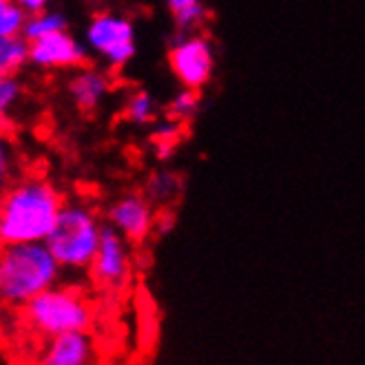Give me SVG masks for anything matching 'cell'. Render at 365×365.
<instances>
[{
	"label": "cell",
	"mask_w": 365,
	"mask_h": 365,
	"mask_svg": "<svg viewBox=\"0 0 365 365\" xmlns=\"http://www.w3.org/2000/svg\"><path fill=\"white\" fill-rule=\"evenodd\" d=\"M64 202L67 197L51 178L18 175L0 195V246L47 242Z\"/></svg>",
	"instance_id": "obj_1"
},
{
	"label": "cell",
	"mask_w": 365,
	"mask_h": 365,
	"mask_svg": "<svg viewBox=\"0 0 365 365\" xmlns=\"http://www.w3.org/2000/svg\"><path fill=\"white\" fill-rule=\"evenodd\" d=\"M62 268L45 242L0 246V306L23 310L62 282Z\"/></svg>",
	"instance_id": "obj_2"
},
{
	"label": "cell",
	"mask_w": 365,
	"mask_h": 365,
	"mask_svg": "<svg viewBox=\"0 0 365 365\" xmlns=\"http://www.w3.org/2000/svg\"><path fill=\"white\" fill-rule=\"evenodd\" d=\"M102 230L104 224L91 204L82 200H67L45 244L53 252L62 272L82 274L89 272L93 264Z\"/></svg>",
	"instance_id": "obj_3"
},
{
	"label": "cell",
	"mask_w": 365,
	"mask_h": 365,
	"mask_svg": "<svg viewBox=\"0 0 365 365\" xmlns=\"http://www.w3.org/2000/svg\"><path fill=\"white\" fill-rule=\"evenodd\" d=\"M25 328L40 341L67 334V332H89L96 319L93 304L80 288L69 284H58L20 310Z\"/></svg>",
	"instance_id": "obj_4"
},
{
	"label": "cell",
	"mask_w": 365,
	"mask_h": 365,
	"mask_svg": "<svg viewBox=\"0 0 365 365\" xmlns=\"http://www.w3.org/2000/svg\"><path fill=\"white\" fill-rule=\"evenodd\" d=\"M84 45L89 53L100 58L109 69H122L135 58L138 36L131 18L113 11H100L91 16L84 27Z\"/></svg>",
	"instance_id": "obj_5"
},
{
	"label": "cell",
	"mask_w": 365,
	"mask_h": 365,
	"mask_svg": "<svg viewBox=\"0 0 365 365\" xmlns=\"http://www.w3.org/2000/svg\"><path fill=\"white\" fill-rule=\"evenodd\" d=\"M168 67L186 89L202 91L215 73V45L200 31H178L168 47Z\"/></svg>",
	"instance_id": "obj_6"
},
{
	"label": "cell",
	"mask_w": 365,
	"mask_h": 365,
	"mask_svg": "<svg viewBox=\"0 0 365 365\" xmlns=\"http://www.w3.org/2000/svg\"><path fill=\"white\" fill-rule=\"evenodd\" d=\"M131 242H126L113 226L104 224L98 252L89 268L93 284L104 290H120L131 277Z\"/></svg>",
	"instance_id": "obj_7"
},
{
	"label": "cell",
	"mask_w": 365,
	"mask_h": 365,
	"mask_svg": "<svg viewBox=\"0 0 365 365\" xmlns=\"http://www.w3.org/2000/svg\"><path fill=\"white\" fill-rule=\"evenodd\" d=\"M89 60V47L69 29L29 42V64L40 71H73Z\"/></svg>",
	"instance_id": "obj_8"
},
{
	"label": "cell",
	"mask_w": 365,
	"mask_h": 365,
	"mask_svg": "<svg viewBox=\"0 0 365 365\" xmlns=\"http://www.w3.org/2000/svg\"><path fill=\"white\" fill-rule=\"evenodd\" d=\"M106 224L113 226L126 242L142 244L155 228L153 204L140 192H126L106 210Z\"/></svg>",
	"instance_id": "obj_9"
},
{
	"label": "cell",
	"mask_w": 365,
	"mask_h": 365,
	"mask_svg": "<svg viewBox=\"0 0 365 365\" xmlns=\"http://www.w3.org/2000/svg\"><path fill=\"white\" fill-rule=\"evenodd\" d=\"M96 341L89 332H67L40 341L34 365H96Z\"/></svg>",
	"instance_id": "obj_10"
},
{
	"label": "cell",
	"mask_w": 365,
	"mask_h": 365,
	"mask_svg": "<svg viewBox=\"0 0 365 365\" xmlns=\"http://www.w3.org/2000/svg\"><path fill=\"white\" fill-rule=\"evenodd\" d=\"M113 89V80L109 71H104L93 64H82L73 69L67 80V96L82 113H91L100 109L102 102L109 98Z\"/></svg>",
	"instance_id": "obj_11"
},
{
	"label": "cell",
	"mask_w": 365,
	"mask_h": 365,
	"mask_svg": "<svg viewBox=\"0 0 365 365\" xmlns=\"http://www.w3.org/2000/svg\"><path fill=\"white\" fill-rule=\"evenodd\" d=\"M29 104L27 82L20 73H9L0 78V126L14 128L18 120H23L25 109Z\"/></svg>",
	"instance_id": "obj_12"
},
{
	"label": "cell",
	"mask_w": 365,
	"mask_h": 365,
	"mask_svg": "<svg viewBox=\"0 0 365 365\" xmlns=\"http://www.w3.org/2000/svg\"><path fill=\"white\" fill-rule=\"evenodd\" d=\"M23 173L25 170H23V158H20L18 142L9 128L0 126V195Z\"/></svg>",
	"instance_id": "obj_13"
},
{
	"label": "cell",
	"mask_w": 365,
	"mask_h": 365,
	"mask_svg": "<svg viewBox=\"0 0 365 365\" xmlns=\"http://www.w3.org/2000/svg\"><path fill=\"white\" fill-rule=\"evenodd\" d=\"M166 9L178 31H197L208 20L204 0H166Z\"/></svg>",
	"instance_id": "obj_14"
},
{
	"label": "cell",
	"mask_w": 365,
	"mask_h": 365,
	"mask_svg": "<svg viewBox=\"0 0 365 365\" xmlns=\"http://www.w3.org/2000/svg\"><path fill=\"white\" fill-rule=\"evenodd\" d=\"M69 29V20L64 16V11L60 9H45V11H38V14H29L27 16V23L23 29V38L27 42H34L38 38H45L49 34H58V31H67Z\"/></svg>",
	"instance_id": "obj_15"
},
{
	"label": "cell",
	"mask_w": 365,
	"mask_h": 365,
	"mask_svg": "<svg viewBox=\"0 0 365 365\" xmlns=\"http://www.w3.org/2000/svg\"><path fill=\"white\" fill-rule=\"evenodd\" d=\"M124 118L135 126H148L155 124L160 118V109L155 98L148 91H133L124 102Z\"/></svg>",
	"instance_id": "obj_16"
},
{
	"label": "cell",
	"mask_w": 365,
	"mask_h": 365,
	"mask_svg": "<svg viewBox=\"0 0 365 365\" xmlns=\"http://www.w3.org/2000/svg\"><path fill=\"white\" fill-rule=\"evenodd\" d=\"M29 64V42L18 38H0V78L9 73H20Z\"/></svg>",
	"instance_id": "obj_17"
},
{
	"label": "cell",
	"mask_w": 365,
	"mask_h": 365,
	"mask_svg": "<svg viewBox=\"0 0 365 365\" xmlns=\"http://www.w3.org/2000/svg\"><path fill=\"white\" fill-rule=\"evenodd\" d=\"M200 106H202L200 91L182 87L180 91L173 93V98L166 102L164 115L170 118V120H175V122H180L182 126H186L188 122L195 120V115L200 113Z\"/></svg>",
	"instance_id": "obj_18"
},
{
	"label": "cell",
	"mask_w": 365,
	"mask_h": 365,
	"mask_svg": "<svg viewBox=\"0 0 365 365\" xmlns=\"http://www.w3.org/2000/svg\"><path fill=\"white\" fill-rule=\"evenodd\" d=\"M182 128L184 126L180 122L170 120L166 115L162 120L158 118V122L151 128V142H153L158 160H168L175 153V146L182 140Z\"/></svg>",
	"instance_id": "obj_19"
},
{
	"label": "cell",
	"mask_w": 365,
	"mask_h": 365,
	"mask_svg": "<svg viewBox=\"0 0 365 365\" xmlns=\"http://www.w3.org/2000/svg\"><path fill=\"white\" fill-rule=\"evenodd\" d=\"M182 190V182L175 173H168V170H158L151 175L146 184V197L151 202L166 204L170 200L178 197V192Z\"/></svg>",
	"instance_id": "obj_20"
},
{
	"label": "cell",
	"mask_w": 365,
	"mask_h": 365,
	"mask_svg": "<svg viewBox=\"0 0 365 365\" xmlns=\"http://www.w3.org/2000/svg\"><path fill=\"white\" fill-rule=\"evenodd\" d=\"M27 16L29 14L18 3H14V0H5V3H0V38L23 36Z\"/></svg>",
	"instance_id": "obj_21"
},
{
	"label": "cell",
	"mask_w": 365,
	"mask_h": 365,
	"mask_svg": "<svg viewBox=\"0 0 365 365\" xmlns=\"http://www.w3.org/2000/svg\"><path fill=\"white\" fill-rule=\"evenodd\" d=\"M14 3H18L27 14H38V11L49 9L56 3V0H14Z\"/></svg>",
	"instance_id": "obj_22"
},
{
	"label": "cell",
	"mask_w": 365,
	"mask_h": 365,
	"mask_svg": "<svg viewBox=\"0 0 365 365\" xmlns=\"http://www.w3.org/2000/svg\"><path fill=\"white\" fill-rule=\"evenodd\" d=\"M0 3H5V0H0Z\"/></svg>",
	"instance_id": "obj_23"
}]
</instances>
